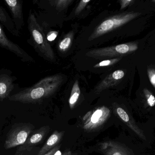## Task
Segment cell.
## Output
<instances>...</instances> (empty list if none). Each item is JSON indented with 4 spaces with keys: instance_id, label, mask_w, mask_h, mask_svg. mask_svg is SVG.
I'll return each mask as SVG.
<instances>
[{
    "instance_id": "obj_5",
    "label": "cell",
    "mask_w": 155,
    "mask_h": 155,
    "mask_svg": "<svg viewBox=\"0 0 155 155\" xmlns=\"http://www.w3.org/2000/svg\"><path fill=\"white\" fill-rule=\"evenodd\" d=\"M138 48V44L137 43H127L111 47L91 50L86 53V56L96 59L111 58L130 54L135 52Z\"/></svg>"
},
{
    "instance_id": "obj_14",
    "label": "cell",
    "mask_w": 155,
    "mask_h": 155,
    "mask_svg": "<svg viewBox=\"0 0 155 155\" xmlns=\"http://www.w3.org/2000/svg\"><path fill=\"white\" fill-rule=\"evenodd\" d=\"M0 23L6 27L8 31L14 36H20V32L15 28L12 19L10 17L5 9L0 5Z\"/></svg>"
},
{
    "instance_id": "obj_21",
    "label": "cell",
    "mask_w": 155,
    "mask_h": 155,
    "mask_svg": "<svg viewBox=\"0 0 155 155\" xmlns=\"http://www.w3.org/2000/svg\"><path fill=\"white\" fill-rule=\"evenodd\" d=\"M90 2V0H82L80 1L75 10V14H79L86 6L87 4Z\"/></svg>"
},
{
    "instance_id": "obj_10",
    "label": "cell",
    "mask_w": 155,
    "mask_h": 155,
    "mask_svg": "<svg viewBox=\"0 0 155 155\" xmlns=\"http://www.w3.org/2000/svg\"><path fill=\"white\" fill-rule=\"evenodd\" d=\"M50 127L48 126H44L38 130L33 132L30 135L25 143L17 149L19 152H24L28 150L30 147L40 144L44 139L46 134L49 132Z\"/></svg>"
},
{
    "instance_id": "obj_13",
    "label": "cell",
    "mask_w": 155,
    "mask_h": 155,
    "mask_svg": "<svg viewBox=\"0 0 155 155\" xmlns=\"http://www.w3.org/2000/svg\"><path fill=\"white\" fill-rule=\"evenodd\" d=\"M13 80L6 74L0 75V100H3L9 95L14 88Z\"/></svg>"
},
{
    "instance_id": "obj_12",
    "label": "cell",
    "mask_w": 155,
    "mask_h": 155,
    "mask_svg": "<svg viewBox=\"0 0 155 155\" xmlns=\"http://www.w3.org/2000/svg\"><path fill=\"white\" fill-rule=\"evenodd\" d=\"M64 131H54L39 151L37 155H44L60 144L64 135Z\"/></svg>"
},
{
    "instance_id": "obj_23",
    "label": "cell",
    "mask_w": 155,
    "mask_h": 155,
    "mask_svg": "<svg viewBox=\"0 0 155 155\" xmlns=\"http://www.w3.org/2000/svg\"><path fill=\"white\" fill-rule=\"evenodd\" d=\"M58 34V32H55V31L50 32L48 33L47 36H46L47 40L48 41H50V42L54 41L57 37Z\"/></svg>"
},
{
    "instance_id": "obj_25",
    "label": "cell",
    "mask_w": 155,
    "mask_h": 155,
    "mask_svg": "<svg viewBox=\"0 0 155 155\" xmlns=\"http://www.w3.org/2000/svg\"><path fill=\"white\" fill-rule=\"evenodd\" d=\"M120 2H121V9H123L125 8L126 6H128L131 2H134V1L132 0H122L120 1Z\"/></svg>"
},
{
    "instance_id": "obj_26",
    "label": "cell",
    "mask_w": 155,
    "mask_h": 155,
    "mask_svg": "<svg viewBox=\"0 0 155 155\" xmlns=\"http://www.w3.org/2000/svg\"><path fill=\"white\" fill-rule=\"evenodd\" d=\"M61 155H77V154L75 153H73L72 151L69 149H67L65 150Z\"/></svg>"
},
{
    "instance_id": "obj_9",
    "label": "cell",
    "mask_w": 155,
    "mask_h": 155,
    "mask_svg": "<svg viewBox=\"0 0 155 155\" xmlns=\"http://www.w3.org/2000/svg\"><path fill=\"white\" fill-rule=\"evenodd\" d=\"M6 5L12 14L13 21L17 31L22 29L24 22L23 16V1L21 0H5Z\"/></svg>"
},
{
    "instance_id": "obj_18",
    "label": "cell",
    "mask_w": 155,
    "mask_h": 155,
    "mask_svg": "<svg viewBox=\"0 0 155 155\" xmlns=\"http://www.w3.org/2000/svg\"><path fill=\"white\" fill-rule=\"evenodd\" d=\"M121 58H115L114 59H109V60H104L98 63L95 65L94 67L97 68V67H104V66H109L113 65L114 64L117 63L118 61H120Z\"/></svg>"
},
{
    "instance_id": "obj_17",
    "label": "cell",
    "mask_w": 155,
    "mask_h": 155,
    "mask_svg": "<svg viewBox=\"0 0 155 155\" xmlns=\"http://www.w3.org/2000/svg\"><path fill=\"white\" fill-rule=\"evenodd\" d=\"M72 42V35L71 34L64 37L59 44V49L61 51H65L70 47Z\"/></svg>"
},
{
    "instance_id": "obj_19",
    "label": "cell",
    "mask_w": 155,
    "mask_h": 155,
    "mask_svg": "<svg viewBox=\"0 0 155 155\" xmlns=\"http://www.w3.org/2000/svg\"><path fill=\"white\" fill-rule=\"evenodd\" d=\"M145 95L147 101V104L149 106L153 107L155 105V97L147 89H145Z\"/></svg>"
},
{
    "instance_id": "obj_20",
    "label": "cell",
    "mask_w": 155,
    "mask_h": 155,
    "mask_svg": "<svg viewBox=\"0 0 155 155\" xmlns=\"http://www.w3.org/2000/svg\"><path fill=\"white\" fill-rule=\"evenodd\" d=\"M72 1L70 0H59V1H54V5L57 9L59 10H62L67 7Z\"/></svg>"
},
{
    "instance_id": "obj_1",
    "label": "cell",
    "mask_w": 155,
    "mask_h": 155,
    "mask_svg": "<svg viewBox=\"0 0 155 155\" xmlns=\"http://www.w3.org/2000/svg\"><path fill=\"white\" fill-rule=\"evenodd\" d=\"M61 82L60 76L46 77L32 87L11 96L8 99L23 103H36L53 93L60 85Z\"/></svg>"
},
{
    "instance_id": "obj_15",
    "label": "cell",
    "mask_w": 155,
    "mask_h": 155,
    "mask_svg": "<svg viewBox=\"0 0 155 155\" xmlns=\"http://www.w3.org/2000/svg\"><path fill=\"white\" fill-rule=\"evenodd\" d=\"M124 76V72L122 70H117L112 74L108 76L97 87L96 92L99 93L104 89L108 88L111 85L120 79H122Z\"/></svg>"
},
{
    "instance_id": "obj_27",
    "label": "cell",
    "mask_w": 155,
    "mask_h": 155,
    "mask_svg": "<svg viewBox=\"0 0 155 155\" xmlns=\"http://www.w3.org/2000/svg\"><path fill=\"white\" fill-rule=\"evenodd\" d=\"M22 152H19V151H17V152H16L15 155H27L26 154H24Z\"/></svg>"
},
{
    "instance_id": "obj_8",
    "label": "cell",
    "mask_w": 155,
    "mask_h": 155,
    "mask_svg": "<svg viewBox=\"0 0 155 155\" xmlns=\"http://www.w3.org/2000/svg\"><path fill=\"white\" fill-rule=\"evenodd\" d=\"M99 149L104 155H134L125 146L112 140L99 143Z\"/></svg>"
},
{
    "instance_id": "obj_3",
    "label": "cell",
    "mask_w": 155,
    "mask_h": 155,
    "mask_svg": "<svg viewBox=\"0 0 155 155\" xmlns=\"http://www.w3.org/2000/svg\"><path fill=\"white\" fill-rule=\"evenodd\" d=\"M138 12H128L109 17L103 21L92 33L89 40H94L116 28H118L132 21L141 15Z\"/></svg>"
},
{
    "instance_id": "obj_11",
    "label": "cell",
    "mask_w": 155,
    "mask_h": 155,
    "mask_svg": "<svg viewBox=\"0 0 155 155\" xmlns=\"http://www.w3.org/2000/svg\"><path fill=\"white\" fill-rule=\"evenodd\" d=\"M115 112L120 119L128 126L132 131H134L137 136L143 140H146L145 136L143 131L137 125L134 120L130 117L127 112L121 107H117Z\"/></svg>"
},
{
    "instance_id": "obj_7",
    "label": "cell",
    "mask_w": 155,
    "mask_h": 155,
    "mask_svg": "<svg viewBox=\"0 0 155 155\" xmlns=\"http://www.w3.org/2000/svg\"><path fill=\"white\" fill-rule=\"evenodd\" d=\"M0 46L4 49H6L12 52L20 57L23 61H30L31 58L23 50L21 47L16 44L8 39L5 35L3 27L0 24Z\"/></svg>"
},
{
    "instance_id": "obj_4",
    "label": "cell",
    "mask_w": 155,
    "mask_h": 155,
    "mask_svg": "<svg viewBox=\"0 0 155 155\" xmlns=\"http://www.w3.org/2000/svg\"><path fill=\"white\" fill-rule=\"evenodd\" d=\"M35 127L29 123H19L12 126L7 134L4 147L5 149H11L23 145Z\"/></svg>"
},
{
    "instance_id": "obj_2",
    "label": "cell",
    "mask_w": 155,
    "mask_h": 155,
    "mask_svg": "<svg viewBox=\"0 0 155 155\" xmlns=\"http://www.w3.org/2000/svg\"><path fill=\"white\" fill-rule=\"evenodd\" d=\"M28 29L36 47L45 56L51 60L54 59L53 50L47 41L42 29L34 14L30 12L28 20Z\"/></svg>"
},
{
    "instance_id": "obj_22",
    "label": "cell",
    "mask_w": 155,
    "mask_h": 155,
    "mask_svg": "<svg viewBox=\"0 0 155 155\" xmlns=\"http://www.w3.org/2000/svg\"><path fill=\"white\" fill-rule=\"evenodd\" d=\"M148 75L151 84L155 88V70L153 69L148 70Z\"/></svg>"
},
{
    "instance_id": "obj_6",
    "label": "cell",
    "mask_w": 155,
    "mask_h": 155,
    "mask_svg": "<svg viewBox=\"0 0 155 155\" xmlns=\"http://www.w3.org/2000/svg\"><path fill=\"white\" fill-rule=\"evenodd\" d=\"M110 110L105 106H99L87 113L83 118V128L92 132L100 128L110 116Z\"/></svg>"
},
{
    "instance_id": "obj_24",
    "label": "cell",
    "mask_w": 155,
    "mask_h": 155,
    "mask_svg": "<svg viewBox=\"0 0 155 155\" xmlns=\"http://www.w3.org/2000/svg\"><path fill=\"white\" fill-rule=\"evenodd\" d=\"M60 148H61V145H58L57 146L55 147L54 148H53L52 149L50 150L49 152L44 155H54L56 153H57L59 151Z\"/></svg>"
},
{
    "instance_id": "obj_16",
    "label": "cell",
    "mask_w": 155,
    "mask_h": 155,
    "mask_svg": "<svg viewBox=\"0 0 155 155\" xmlns=\"http://www.w3.org/2000/svg\"><path fill=\"white\" fill-rule=\"evenodd\" d=\"M80 94V90L78 86V81H76L73 86L71 96L69 99L70 108L72 109L74 107L78 100Z\"/></svg>"
}]
</instances>
